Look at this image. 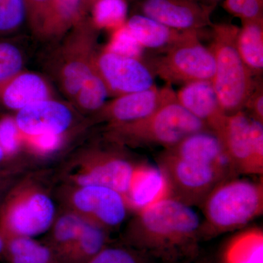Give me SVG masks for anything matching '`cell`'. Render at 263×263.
I'll return each instance as SVG.
<instances>
[{"label":"cell","mask_w":263,"mask_h":263,"mask_svg":"<svg viewBox=\"0 0 263 263\" xmlns=\"http://www.w3.org/2000/svg\"><path fill=\"white\" fill-rule=\"evenodd\" d=\"M202 220L191 205L169 197L136 213L124 234V243L157 263L190 262L202 240Z\"/></svg>","instance_id":"1"},{"label":"cell","mask_w":263,"mask_h":263,"mask_svg":"<svg viewBox=\"0 0 263 263\" xmlns=\"http://www.w3.org/2000/svg\"><path fill=\"white\" fill-rule=\"evenodd\" d=\"M202 238L240 229L263 212L262 180L229 178L213 189L200 204Z\"/></svg>","instance_id":"2"},{"label":"cell","mask_w":263,"mask_h":263,"mask_svg":"<svg viewBox=\"0 0 263 263\" xmlns=\"http://www.w3.org/2000/svg\"><path fill=\"white\" fill-rule=\"evenodd\" d=\"M203 130L209 129L176 100L140 120L105 126L104 135L108 143L119 146H161L164 149L189 135Z\"/></svg>","instance_id":"3"},{"label":"cell","mask_w":263,"mask_h":263,"mask_svg":"<svg viewBox=\"0 0 263 263\" xmlns=\"http://www.w3.org/2000/svg\"><path fill=\"white\" fill-rule=\"evenodd\" d=\"M57 212L54 197L37 177L15 183L0 204V235L34 238L50 229Z\"/></svg>","instance_id":"4"},{"label":"cell","mask_w":263,"mask_h":263,"mask_svg":"<svg viewBox=\"0 0 263 263\" xmlns=\"http://www.w3.org/2000/svg\"><path fill=\"white\" fill-rule=\"evenodd\" d=\"M238 32L233 26H216L209 47L215 61L212 85L227 116L245 110L257 83L237 48Z\"/></svg>","instance_id":"5"},{"label":"cell","mask_w":263,"mask_h":263,"mask_svg":"<svg viewBox=\"0 0 263 263\" xmlns=\"http://www.w3.org/2000/svg\"><path fill=\"white\" fill-rule=\"evenodd\" d=\"M138 163L119 148L93 147L71 156L60 177L65 184L107 186L124 197Z\"/></svg>","instance_id":"6"},{"label":"cell","mask_w":263,"mask_h":263,"mask_svg":"<svg viewBox=\"0 0 263 263\" xmlns=\"http://www.w3.org/2000/svg\"><path fill=\"white\" fill-rule=\"evenodd\" d=\"M157 163L168 179L171 197L191 206L200 205L216 185L236 174L230 164L186 160L164 151Z\"/></svg>","instance_id":"7"},{"label":"cell","mask_w":263,"mask_h":263,"mask_svg":"<svg viewBox=\"0 0 263 263\" xmlns=\"http://www.w3.org/2000/svg\"><path fill=\"white\" fill-rule=\"evenodd\" d=\"M57 195L62 209L76 213L109 233L122 226L129 212L122 194L107 186L62 183Z\"/></svg>","instance_id":"8"},{"label":"cell","mask_w":263,"mask_h":263,"mask_svg":"<svg viewBox=\"0 0 263 263\" xmlns=\"http://www.w3.org/2000/svg\"><path fill=\"white\" fill-rule=\"evenodd\" d=\"M154 75L167 84H187L196 81H212L215 61L210 48L195 37L167 51L154 53L145 60Z\"/></svg>","instance_id":"9"},{"label":"cell","mask_w":263,"mask_h":263,"mask_svg":"<svg viewBox=\"0 0 263 263\" xmlns=\"http://www.w3.org/2000/svg\"><path fill=\"white\" fill-rule=\"evenodd\" d=\"M97 34L90 26H79L67 36L57 53V80L71 103L96 71Z\"/></svg>","instance_id":"10"},{"label":"cell","mask_w":263,"mask_h":263,"mask_svg":"<svg viewBox=\"0 0 263 263\" xmlns=\"http://www.w3.org/2000/svg\"><path fill=\"white\" fill-rule=\"evenodd\" d=\"M250 123L245 110L228 116L216 136L235 174L262 176L263 143L254 139Z\"/></svg>","instance_id":"11"},{"label":"cell","mask_w":263,"mask_h":263,"mask_svg":"<svg viewBox=\"0 0 263 263\" xmlns=\"http://www.w3.org/2000/svg\"><path fill=\"white\" fill-rule=\"evenodd\" d=\"M95 66L108 95L117 97L138 92L155 86V75L143 59L106 51L97 53Z\"/></svg>","instance_id":"12"},{"label":"cell","mask_w":263,"mask_h":263,"mask_svg":"<svg viewBox=\"0 0 263 263\" xmlns=\"http://www.w3.org/2000/svg\"><path fill=\"white\" fill-rule=\"evenodd\" d=\"M176 100L171 84L163 87L155 85L150 89L117 97L104 104L93 117L95 122L105 123V126L125 124L148 117Z\"/></svg>","instance_id":"13"},{"label":"cell","mask_w":263,"mask_h":263,"mask_svg":"<svg viewBox=\"0 0 263 263\" xmlns=\"http://www.w3.org/2000/svg\"><path fill=\"white\" fill-rule=\"evenodd\" d=\"M14 119L23 142L43 135L65 136L76 116L70 105L50 98L18 110Z\"/></svg>","instance_id":"14"},{"label":"cell","mask_w":263,"mask_h":263,"mask_svg":"<svg viewBox=\"0 0 263 263\" xmlns=\"http://www.w3.org/2000/svg\"><path fill=\"white\" fill-rule=\"evenodd\" d=\"M169 197L171 186L160 166L138 162L124 196L129 212L136 214Z\"/></svg>","instance_id":"15"},{"label":"cell","mask_w":263,"mask_h":263,"mask_svg":"<svg viewBox=\"0 0 263 263\" xmlns=\"http://www.w3.org/2000/svg\"><path fill=\"white\" fill-rule=\"evenodd\" d=\"M142 11L148 17L183 32H197L209 24L207 12L183 0H143Z\"/></svg>","instance_id":"16"},{"label":"cell","mask_w":263,"mask_h":263,"mask_svg":"<svg viewBox=\"0 0 263 263\" xmlns=\"http://www.w3.org/2000/svg\"><path fill=\"white\" fill-rule=\"evenodd\" d=\"M178 103L189 113L205 124L217 135L227 117L220 106L212 81H196L183 85L176 92Z\"/></svg>","instance_id":"17"},{"label":"cell","mask_w":263,"mask_h":263,"mask_svg":"<svg viewBox=\"0 0 263 263\" xmlns=\"http://www.w3.org/2000/svg\"><path fill=\"white\" fill-rule=\"evenodd\" d=\"M127 28L144 49L160 53L195 37L198 32L176 30L145 15H136L128 21Z\"/></svg>","instance_id":"18"},{"label":"cell","mask_w":263,"mask_h":263,"mask_svg":"<svg viewBox=\"0 0 263 263\" xmlns=\"http://www.w3.org/2000/svg\"><path fill=\"white\" fill-rule=\"evenodd\" d=\"M50 98L51 90L47 81L33 72H20L0 86V102L16 111Z\"/></svg>","instance_id":"19"},{"label":"cell","mask_w":263,"mask_h":263,"mask_svg":"<svg viewBox=\"0 0 263 263\" xmlns=\"http://www.w3.org/2000/svg\"><path fill=\"white\" fill-rule=\"evenodd\" d=\"M163 151L179 158L231 166L219 137L211 130L197 132L189 135L174 146L164 148Z\"/></svg>","instance_id":"20"},{"label":"cell","mask_w":263,"mask_h":263,"mask_svg":"<svg viewBox=\"0 0 263 263\" xmlns=\"http://www.w3.org/2000/svg\"><path fill=\"white\" fill-rule=\"evenodd\" d=\"M221 263H263L262 230L249 228L232 237L223 249Z\"/></svg>","instance_id":"21"},{"label":"cell","mask_w":263,"mask_h":263,"mask_svg":"<svg viewBox=\"0 0 263 263\" xmlns=\"http://www.w3.org/2000/svg\"><path fill=\"white\" fill-rule=\"evenodd\" d=\"M1 257L8 263H60L56 254L34 238L5 236Z\"/></svg>","instance_id":"22"},{"label":"cell","mask_w":263,"mask_h":263,"mask_svg":"<svg viewBox=\"0 0 263 263\" xmlns=\"http://www.w3.org/2000/svg\"><path fill=\"white\" fill-rule=\"evenodd\" d=\"M86 221L79 214L67 209H62L57 214L43 243L56 254L59 262L75 242Z\"/></svg>","instance_id":"23"},{"label":"cell","mask_w":263,"mask_h":263,"mask_svg":"<svg viewBox=\"0 0 263 263\" xmlns=\"http://www.w3.org/2000/svg\"><path fill=\"white\" fill-rule=\"evenodd\" d=\"M109 243L108 232L86 221L75 242L60 259V263H87Z\"/></svg>","instance_id":"24"},{"label":"cell","mask_w":263,"mask_h":263,"mask_svg":"<svg viewBox=\"0 0 263 263\" xmlns=\"http://www.w3.org/2000/svg\"><path fill=\"white\" fill-rule=\"evenodd\" d=\"M237 48L242 60L254 77L263 71V29L260 18L246 21L239 29Z\"/></svg>","instance_id":"25"},{"label":"cell","mask_w":263,"mask_h":263,"mask_svg":"<svg viewBox=\"0 0 263 263\" xmlns=\"http://www.w3.org/2000/svg\"><path fill=\"white\" fill-rule=\"evenodd\" d=\"M81 3V0H53L38 33L47 38L61 35L77 20Z\"/></svg>","instance_id":"26"},{"label":"cell","mask_w":263,"mask_h":263,"mask_svg":"<svg viewBox=\"0 0 263 263\" xmlns=\"http://www.w3.org/2000/svg\"><path fill=\"white\" fill-rule=\"evenodd\" d=\"M108 96V90L96 68L83 85L72 104L79 111L94 114L106 103Z\"/></svg>","instance_id":"27"},{"label":"cell","mask_w":263,"mask_h":263,"mask_svg":"<svg viewBox=\"0 0 263 263\" xmlns=\"http://www.w3.org/2000/svg\"><path fill=\"white\" fill-rule=\"evenodd\" d=\"M87 263H157L138 249L125 243L110 245L99 252Z\"/></svg>","instance_id":"28"},{"label":"cell","mask_w":263,"mask_h":263,"mask_svg":"<svg viewBox=\"0 0 263 263\" xmlns=\"http://www.w3.org/2000/svg\"><path fill=\"white\" fill-rule=\"evenodd\" d=\"M127 8L124 0H98L95 5V24L100 27H122L127 16Z\"/></svg>","instance_id":"29"},{"label":"cell","mask_w":263,"mask_h":263,"mask_svg":"<svg viewBox=\"0 0 263 263\" xmlns=\"http://www.w3.org/2000/svg\"><path fill=\"white\" fill-rule=\"evenodd\" d=\"M26 0H0V35L15 32L27 14Z\"/></svg>","instance_id":"30"},{"label":"cell","mask_w":263,"mask_h":263,"mask_svg":"<svg viewBox=\"0 0 263 263\" xmlns=\"http://www.w3.org/2000/svg\"><path fill=\"white\" fill-rule=\"evenodd\" d=\"M105 50L122 56L142 59L144 48L125 26L117 28Z\"/></svg>","instance_id":"31"},{"label":"cell","mask_w":263,"mask_h":263,"mask_svg":"<svg viewBox=\"0 0 263 263\" xmlns=\"http://www.w3.org/2000/svg\"><path fill=\"white\" fill-rule=\"evenodd\" d=\"M23 58L18 48L0 43V86L22 72Z\"/></svg>","instance_id":"32"},{"label":"cell","mask_w":263,"mask_h":263,"mask_svg":"<svg viewBox=\"0 0 263 263\" xmlns=\"http://www.w3.org/2000/svg\"><path fill=\"white\" fill-rule=\"evenodd\" d=\"M23 146L22 136L13 117L0 119V147L9 158H15Z\"/></svg>","instance_id":"33"},{"label":"cell","mask_w":263,"mask_h":263,"mask_svg":"<svg viewBox=\"0 0 263 263\" xmlns=\"http://www.w3.org/2000/svg\"><path fill=\"white\" fill-rule=\"evenodd\" d=\"M64 136L43 135L23 141L29 149L38 155L45 156L57 152L63 143Z\"/></svg>","instance_id":"34"},{"label":"cell","mask_w":263,"mask_h":263,"mask_svg":"<svg viewBox=\"0 0 263 263\" xmlns=\"http://www.w3.org/2000/svg\"><path fill=\"white\" fill-rule=\"evenodd\" d=\"M227 7L245 22L260 18V0H227Z\"/></svg>","instance_id":"35"},{"label":"cell","mask_w":263,"mask_h":263,"mask_svg":"<svg viewBox=\"0 0 263 263\" xmlns=\"http://www.w3.org/2000/svg\"><path fill=\"white\" fill-rule=\"evenodd\" d=\"M259 81H257L245 109L249 110V117L263 123V88L262 82Z\"/></svg>","instance_id":"36"},{"label":"cell","mask_w":263,"mask_h":263,"mask_svg":"<svg viewBox=\"0 0 263 263\" xmlns=\"http://www.w3.org/2000/svg\"><path fill=\"white\" fill-rule=\"evenodd\" d=\"M53 0H26L27 8L32 10L34 14V26L38 32L43 21L47 15Z\"/></svg>","instance_id":"37"},{"label":"cell","mask_w":263,"mask_h":263,"mask_svg":"<svg viewBox=\"0 0 263 263\" xmlns=\"http://www.w3.org/2000/svg\"><path fill=\"white\" fill-rule=\"evenodd\" d=\"M0 170L11 173L13 174H15L20 171V165L18 164L14 163L13 160L5 155L1 147H0Z\"/></svg>","instance_id":"38"},{"label":"cell","mask_w":263,"mask_h":263,"mask_svg":"<svg viewBox=\"0 0 263 263\" xmlns=\"http://www.w3.org/2000/svg\"><path fill=\"white\" fill-rule=\"evenodd\" d=\"M14 175L11 174V173L0 170V190L4 191L5 189L10 186V181H11L12 178H13V176H14Z\"/></svg>","instance_id":"39"},{"label":"cell","mask_w":263,"mask_h":263,"mask_svg":"<svg viewBox=\"0 0 263 263\" xmlns=\"http://www.w3.org/2000/svg\"><path fill=\"white\" fill-rule=\"evenodd\" d=\"M3 247H4V240H3V237L0 235V255L3 252Z\"/></svg>","instance_id":"40"},{"label":"cell","mask_w":263,"mask_h":263,"mask_svg":"<svg viewBox=\"0 0 263 263\" xmlns=\"http://www.w3.org/2000/svg\"><path fill=\"white\" fill-rule=\"evenodd\" d=\"M197 263H215V262H212V261L202 260V261H200V262H199Z\"/></svg>","instance_id":"41"},{"label":"cell","mask_w":263,"mask_h":263,"mask_svg":"<svg viewBox=\"0 0 263 263\" xmlns=\"http://www.w3.org/2000/svg\"><path fill=\"white\" fill-rule=\"evenodd\" d=\"M3 191H2V190H0V194L3 193Z\"/></svg>","instance_id":"42"},{"label":"cell","mask_w":263,"mask_h":263,"mask_svg":"<svg viewBox=\"0 0 263 263\" xmlns=\"http://www.w3.org/2000/svg\"><path fill=\"white\" fill-rule=\"evenodd\" d=\"M215 1H216V0H215Z\"/></svg>","instance_id":"43"}]
</instances>
